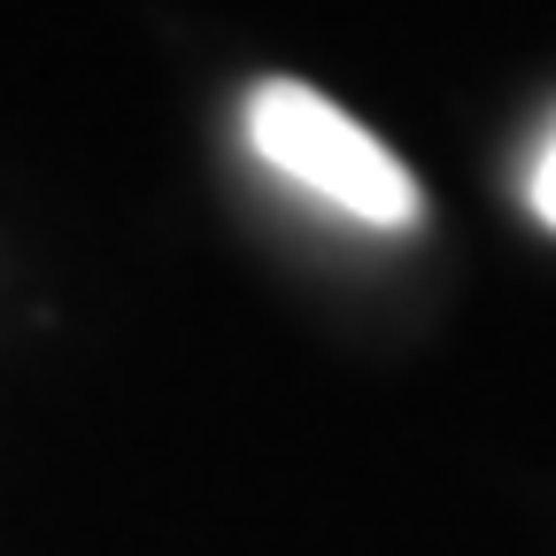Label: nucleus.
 Returning <instances> with one entry per match:
<instances>
[{
	"mask_svg": "<svg viewBox=\"0 0 556 556\" xmlns=\"http://www.w3.org/2000/svg\"><path fill=\"white\" fill-rule=\"evenodd\" d=\"M248 148L287 186H302L309 201L340 208L371 232H409L417 208H426V193H417V178L402 170L387 139H371L332 93L302 78H263L248 93Z\"/></svg>",
	"mask_w": 556,
	"mask_h": 556,
	"instance_id": "1",
	"label": "nucleus"
},
{
	"mask_svg": "<svg viewBox=\"0 0 556 556\" xmlns=\"http://www.w3.org/2000/svg\"><path fill=\"white\" fill-rule=\"evenodd\" d=\"M526 201H533V217L556 232V131L541 139V155H533V178H526Z\"/></svg>",
	"mask_w": 556,
	"mask_h": 556,
	"instance_id": "2",
	"label": "nucleus"
}]
</instances>
